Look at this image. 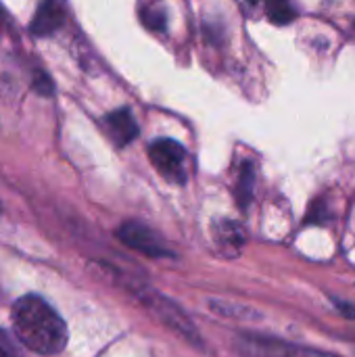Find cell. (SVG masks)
<instances>
[{"instance_id":"obj_2","label":"cell","mask_w":355,"mask_h":357,"mask_svg":"<svg viewBox=\"0 0 355 357\" xmlns=\"http://www.w3.org/2000/svg\"><path fill=\"white\" fill-rule=\"evenodd\" d=\"M149 159L165 180L174 184L186 182V151L180 142L172 138L155 140L149 149Z\"/></svg>"},{"instance_id":"obj_3","label":"cell","mask_w":355,"mask_h":357,"mask_svg":"<svg viewBox=\"0 0 355 357\" xmlns=\"http://www.w3.org/2000/svg\"><path fill=\"white\" fill-rule=\"evenodd\" d=\"M117 236L121 238V243L138 253L151 255V257H167L169 249L165 247V243L159 238V234H155L151 228L136 224V222H128L117 230Z\"/></svg>"},{"instance_id":"obj_12","label":"cell","mask_w":355,"mask_h":357,"mask_svg":"<svg viewBox=\"0 0 355 357\" xmlns=\"http://www.w3.org/2000/svg\"><path fill=\"white\" fill-rule=\"evenodd\" d=\"M0 357H23L19 354L17 345L13 343V339L4 331H0Z\"/></svg>"},{"instance_id":"obj_5","label":"cell","mask_w":355,"mask_h":357,"mask_svg":"<svg viewBox=\"0 0 355 357\" xmlns=\"http://www.w3.org/2000/svg\"><path fill=\"white\" fill-rule=\"evenodd\" d=\"M65 23V10L59 0H42L29 23V31L38 38L52 36Z\"/></svg>"},{"instance_id":"obj_1","label":"cell","mask_w":355,"mask_h":357,"mask_svg":"<svg viewBox=\"0 0 355 357\" xmlns=\"http://www.w3.org/2000/svg\"><path fill=\"white\" fill-rule=\"evenodd\" d=\"M10 322L19 341L40 356L61 354L67 345V326L63 318L42 297L25 295L15 301Z\"/></svg>"},{"instance_id":"obj_10","label":"cell","mask_w":355,"mask_h":357,"mask_svg":"<svg viewBox=\"0 0 355 357\" xmlns=\"http://www.w3.org/2000/svg\"><path fill=\"white\" fill-rule=\"evenodd\" d=\"M142 21H144V25L149 29H155V31H161L165 27V15L157 6H151V8L142 10Z\"/></svg>"},{"instance_id":"obj_9","label":"cell","mask_w":355,"mask_h":357,"mask_svg":"<svg viewBox=\"0 0 355 357\" xmlns=\"http://www.w3.org/2000/svg\"><path fill=\"white\" fill-rule=\"evenodd\" d=\"M266 8H268L270 21L276 23V25H287L297 17L295 6L291 4V0H266Z\"/></svg>"},{"instance_id":"obj_8","label":"cell","mask_w":355,"mask_h":357,"mask_svg":"<svg viewBox=\"0 0 355 357\" xmlns=\"http://www.w3.org/2000/svg\"><path fill=\"white\" fill-rule=\"evenodd\" d=\"M253 188H255V167L251 163H245L239 174V184H236V199L241 207L245 209L251 199H253Z\"/></svg>"},{"instance_id":"obj_7","label":"cell","mask_w":355,"mask_h":357,"mask_svg":"<svg viewBox=\"0 0 355 357\" xmlns=\"http://www.w3.org/2000/svg\"><path fill=\"white\" fill-rule=\"evenodd\" d=\"M213 238H216L218 247L222 249V253H226V255H239L245 245L243 228L236 222H228V220H222L220 224H216Z\"/></svg>"},{"instance_id":"obj_4","label":"cell","mask_w":355,"mask_h":357,"mask_svg":"<svg viewBox=\"0 0 355 357\" xmlns=\"http://www.w3.org/2000/svg\"><path fill=\"white\" fill-rule=\"evenodd\" d=\"M243 354L247 357H337L316 351V349H305L280 341H266V339H245L243 343Z\"/></svg>"},{"instance_id":"obj_6","label":"cell","mask_w":355,"mask_h":357,"mask_svg":"<svg viewBox=\"0 0 355 357\" xmlns=\"http://www.w3.org/2000/svg\"><path fill=\"white\" fill-rule=\"evenodd\" d=\"M105 128L115 144L126 146L138 136V123L130 109H117L105 117Z\"/></svg>"},{"instance_id":"obj_11","label":"cell","mask_w":355,"mask_h":357,"mask_svg":"<svg viewBox=\"0 0 355 357\" xmlns=\"http://www.w3.org/2000/svg\"><path fill=\"white\" fill-rule=\"evenodd\" d=\"M33 90H36V92H40V94H44V96L52 94L54 86H52L50 77H48L44 71H36V77H33Z\"/></svg>"},{"instance_id":"obj_13","label":"cell","mask_w":355,"mask_h":357,"mask_svg":"<svg viewBox=\"0 0 355 357\" xmlns=\"http://www.w3.org/2000/svg\"><path fill=\"white\" fill-rule=\"evenodd\" d=\"M249 2H251V4H257V2H259V0H249Z\"/></svg>"}]
</instances>
